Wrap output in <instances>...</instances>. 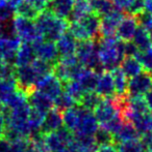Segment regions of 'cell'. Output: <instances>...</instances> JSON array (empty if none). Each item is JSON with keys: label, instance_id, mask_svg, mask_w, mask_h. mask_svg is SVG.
<instances>
[{"label": "cell", "instance_id": "1", "mask_svg": "<svg viewBox=\"0 0 152 152\" xmlns=\"http://www.w3.org/2000/svg\"><path fill=\"white\" fill-rule=\"evenodd\" d=\"M98 56L104 70L112 72L119 67L122 59L125 57L124 54V42L120 40L117 36L101 37L97 42Z\"/></svg>", "mask_w": 152, "mask_h": 152}, {"label": "cell", "instance_id": "2", "mask_svg": "<svg viewBox=\"0 0 152 152\" xmlns=\"http://www.w3.org/2000/svg\"><path fill=\"white\" fill-rule=\"evenodd\" d=\"M36 26L44 40L55 42L69 27V22L53 15L50 10H45L35 20Z\"/></svg>", "mask_w": 152, "mask_h": 152}, {"label": "cell", "instance_id": "3", "mask_svg": "<svg viewBox=\"0 0 152 152\" xmlns=\"http://www.w3.org/2000/svg\"><path fill=\"white\" fill-rule=\"evenodd\" d=\"M13 27L16 35L22 42H35L36 40L43 38L39 33L35 21L28 20L20 16L15 15L13 17ZM44 39V38H43Z\"/></svg>", "mask_w": 152, "mask_h": 152}, {"label": "cell", "instance_id": "4", "mask_svg": "<svg viewBox=\"0 0 152 152\" xmlns=\"http://www.w3.org/2000/svg\"><path fill=\"white\" fill-rule=\"evenodd\" d=\"M152 87V78L149 72L143 69L136 76L128 79L127 95L129 97H139L147 93Z\"/></svg>", "mask_w": 152, "mask_h": 152}, {"label": "cell", "instance_id": "5", "mask_svg": "<svg viewBox=\"0 0 152 152\" xmlns=\"http://www.w3.org/2000/svg\"><path fill=\"white\" fill-rule=\"evenodd\" d=\"M21 42H22L17 35H0V60L4 63L15 65L17 52Z\"/></svg>", "mask_w": 152, "mask_h": 152}, {"label": "cell", "instance_id": "6", "mask_svg": "<svg viewBox=\"0 0 152 152\" xmlns=\"http://www.w3.org/2000/svg\"><path fill=\"white\" fill-rule=\"evenodd\" d=\"M98 127H99V123H98L94 113L91 110L78 106V122H77L76 129L74 132L94 136Z\"/></svg>", "mask_w": 152, "mask_h": 152}, {"label": "cell", "instance_id": "7", "mask_svg": "<svg viewBox=\"0 0 152 152\" xmlns=\"http://www.w3.org/2000/svg\"><path fill=\"white\" fill-rule=\"evenodd\" d=\"M126 12L118 10L117 7L110 14L100 17V33L101 37L116 36V30L119 25L120 21Z\"/></svg>", "mask_w": 152, "mask_h": 152}, {"label": "cell", "instance_id": "8", "mask_svg": "<svg viewBox=\"0 0 152 152\" xmlns=\"http://www.w3.org/2000/svg\"><path fill=\"white\" fill-rule=\"evenodd\" d=\"M33 46L36 50L37 58L49 62L53 65L59 61V56L57 53L56 46L53 42H48V40H44L43 38H41L33 42Z\"/></svg>", "mask_w": 152, "mask_h": 152}, {"label": "cell", "instance_id": "9", "mask_svg": "<svg viewBox=\"0 0 152 152\" xmlns=\"http://www.w3.org/2000/svg\"><path fill=\"white\" fill-rule=\"evenodd\" d=\"M36 89L50 97L51 99H54L63 92V85L54 75L49 74L39 80L36 84Z\"/></svg>", "mask_w": 152, "mask_h": 152}, {"label": "cell", "instance_id": "10", "mask_svg": "<svg viewBox=\"0 0 152 152\" xmlns=\"http://www.w3.org/2000/svg\"><path fill=\"white\" fill-rule=\"evenodd\" d=\"M118 114V110L113 97L102 98L101 102L94 109V115L97 119L98 123H106L113 119Z\"/></svg>", "mask_w": 152, "mask_h": 152}, {"label": "cell", "instance_id": "11", "mask_svg": "<svg viewBox=\"0 0 152 152\" xmlns=\"http://www.w3.org/2000/svg\"><path fill=\"white\" fill-rule=\"evenodd\" d=\"M138 21L136 16L125 14L116 30V36L122 42H129L133 37V34L138 27Z\"/></svg>", "mask_w": 152, "mask_h": 152}, {"label": "cell", "instance_id": "12", "mask_svg": "<svg viewBox=\"0 0 152 152\" xmlns=\"http://www.w3.org/2000/svg\"><path fill=\"white\" fill-rule=\"evenodd\" d=\"M63 125V113L53 108L45 114L44 120L40 127V132L43 134L54 132Z\"/></svg>", "mask_w": 152, "mask_h": 152}, {"label": "cell", "instance_id": "13", "mask_svg": "<svg viewBox=\"0 0 152 152\" xmlns=\"http://www.w3.org/2000/svg\"><path fill=\"white\" fill-rule=\"evenodd\" d=\"M26 100L30 108L37 109L44 114L53 109V99L38 90H35L28 94L26 96Z\"/></svg>", "mask_w": 152, "mask_h": 152}, {"label": "cell", "instance_id": "14", "mask_svg": "<svg viewBox=\"0 0 152 152\" xmlns=\"http://www.w3.org/2000/svg\"><path fill=\"white\" fill-rule=\"evenodd\" d=\"M95 91L102 98L113 97L115 95V86H114V80H113L112 72H108V70H104L102 74L99 75Z\"/></svg>", "mask_w": 152, "mask_h": 152}, {"label": "cell", "instance_id": "15", "mask_svg": "<svg viewBox=\"0 0 152 152\" xmlns=\"http://www.w3.org/2000/svg\"><path fill=\"white\" fill-rule=\"evenodd\" d=\"M79 22L82 24L85 30L89 33L91 40L98 42L101 39V33H100V17L96 15L95 12H91L87 17L82 19Z\"/></svg>", "mask_w": 152, "mask_h": 152}, {"label": "cell", "instance_id": "16", "mask_svg": "<svg viewBox=\"0 0 152 152\" xmlns=\"http://www.w3.org/2000/svg\"><path fill=\"white\" fill-rule=\"evenodd\" d=\"M37 59L36 50L30 42H21L18 49L15 61V66H22L31 64Z\"/></svg>", "mask_w": 152, "mask_h": 152}, {"label": "cell", "instance_id": "17", "mask_svg": "<svg viewBox=\"0 0 152 152\" xmlns=\"http://www.w3.org/2000/svg\"><path fill=\"white\" fill-rule=\"evenodd\" d=\"M56 49L59 57L68 56V55L75 54L77 40L72 36V34L69 31H66L59 39L56 40Z\"/></svg>", "mask_w": 152, "mask_h": 152}, {"label": "cell", "instance_id": "18", "mask_svg": "<svg viewBox=\"0 0 152 152\" xmlns=\"http://www.w3.org/2000/svg\"><path fill=\"white\" fill-rule=\"evenodd\" d=\"M75 0H49L47 10L61 19L67 20Z\"/></svg>", "mask_w": 152, "mask_h": 152}, {"label": "cell", "instance_id": "19", "mask_svg": "<svg viewBox=\"0 0 152 152\" xmlns=\"http://www.w3.org/2000/svg\"><path fill=\"white\" fill-rule=\"evenodd\" d=\"M91 12L92 8L91 5H90L89 0H75L67 21L69 23L79 22Z\"/></svg>", "mask_w": 152, "mask_h": 152}, {"label": "cell", "instance_id": "20", "mask_svg": "<svg viewBox=\"0 0 152 152\" xmlns=\"http://www.w3.org/2000/svg\"><path fill=\"white\" fill-rule=\"evenodd\" d=\"M14 14L16 16H20L28 20L35 21L41 12L29 0H19L14 6Z\"/></svg>", "mask_w": 152, "mask_h": 152}, {"label": "cell", "instance_id": "21", "mask_svg": "<svg viewBox=\"0 0 152 152\" xmlns=\"http://www.w3.org/2000/svg\"><path fill=\"white\" fill-rule=\"evenodd\" d=\"M114 137H115V145L118 144V143L127 142V141L140 140L142 138V136L138 132V130L136 129L133 124L128 121L124 122L122 127L120 128V130Z\"/></svg>", "mask_w": 152, "mask_h": 152}, {"label": "cell", "instance_id": "22", "mask_svg": "<svg viewBox=\"0 0 152 152\" xmlns=\"http://www.w3.org/2000/svg\"><path fill=\"white\" fill-rule=\"evenodd\" d=\"M119 68L124 74V76L127 79H130L132 77L139 75L143 70V67L141 63L138 61V59L133 56H125L122 59L121 63L119 65Z\"/></svg>", "mask_w": 152, "mask_h": 152}, {"label": "cell", "instance_id": "23", "mask_svg": "<svg viewBox=\"0 0 152 152\" xmlns=\"http://www.w3.org/2000/svg\"><path fill=\"white\" fill-rule=\"evenodd\" d=\"M98 78H99V74H97V72L92 69L85 68L77 81L80 84L83 91L89 92V91H95L96 86H97Z\"/></svg>", "mask_w": 152, "mask_h": 152}, {"label": "cell", "instance_id": "24", "mask_svg": "<svg viewBox=\"0 0 152 152\" xmlns=\"http://www.w3.org/2000/svg\"><path fill=\"white\" fill-rule=\"evenodd\" d=\"M132 42L136 46L139 51H145L152 48L151 40H150V34L147 30H145L142 26L136 27V30L132 37Z\"/></svg>", "mask_w": 152, "mask_h": 152}, {"label": "cell", "instance_id": "25", "mask_svg": "<svg viewBox=\"0 0 152 152\" xmlns=\"http://www.w3.org/2000/svg\"><path fill=\"white\" fill-rule=\"evenodd\" d=\"M92 12H95L99 17L105 16L116 8L113 0H89Z\"/></svg>", "mask_w": 152, "mask_h": 152}, {"label": "cell", "instance_id": "26", "mask_svg": "<svg viewBox=\"0 0 152 152\" xmlns=\"http://www.w3.org/2000/svg\"><path fill=\"white\" fill-rule=\"evenodd\" d=\"M113 80H114L115 86V94L116 95H124L127 94V82L128 79L124 76L119 67L113 69L112 72Z\"/></svg>", "mask_w": 152, "mask_h": 152}, {"label": "cell", "instance_id": "27", "mask_svg": "<svg viewBox=\"0 0 152 152\" xmlns=\"http://www.w3.org/2000/svg\"><path fill=\"white\" fill-rule=\"evenodd\" d=\"M102 97L96 91H89L85 92L81 96L80 100L78 102V106H81L82 108L87 109V110H94L98 104L101 102Z\"/></svg>", "mask_w": 152, "mask_h": 152}, {"label": "cell", "instance_id": "28", "mask_svg": "<svg viewBox=\"0 0 152 152\" xmlns=\"http://www.w3.org/2000/svg\"><path fill=\"white\" fill-rule=\"evenodd\" d=\"M78 122V106L75 104L63 113V123L71 132H75Z\"/></svg>", "mask_w": 152, "mask_h": 152}, {"label": "cell", "instance_id": "29", "mask_svg": "<svg viewBox=\"0 0 152 152\" xmlns=\"http://www.w3.org/2000/svg\"><path fill=\"white\" fill-rule=\"evenodd\" d=\"M75 104H76L75 100L64 90L56 98L53 99V108L59 110V112H62V113H64L65 111H67L68 109L74 107Z\"/></svg>", "mask_w": 152, "mask_h": 152}, {"label": "cell", "instance_id": "30", "mask_svg": "<svg viewBox=\"0 0 152 152\" xmlns=\"http://www.w3.org/2000/svg\"><path fill=\"white\" fill-rule=\"evenodd\" d=\"M94 140L97 147L106 146V145H115V137L108 129L99 126L94 134Z\"/></svg>", "mask_w": 152, "mask_h": 152}, {"label": "cell", "instance_id": "31", "mask_svg": "<svg viewBox=\"0 0 152 152\" xmlns=\"http://www.w3.org/2000/svg\"><path fill=\"white\" fill-rule=\"evenodd\" d=\"M62 85H63V90L67 92V93L75 100L76 104H78L81 96H82L83 93H85V91H83V89L81 88L78 81L71 80V81H68V82L63 83Z\"/></svg>", "mask_w": 152, "mask_h": 152}, {"label": "cell", "instance_id": "32", "mask_svg": "<svg viewBox=\"0 0 152 152\" xmlns=\"http://www.w3.org/2000/svg\"><path fill=\"white\" fill-rule=\"evenodd\" d=\"M45 143L49 152H63L66 148V144L59 139L55 132L45 134Z\"/></svg>", "mask_w": 152, "mask_h": 152}, {"label": "cell", "instance_id": "33", "mask_svg": "<svg viewBox=\"0 0 152 152\" xmlns=\"http://www.w3.org/2000/svg\"><path fill=\"white\" fill-rule=\"evenodd\" d=\"M128 110L136 114H147L150 112L148 104L143 96L139 97H129L128 102Z\"/></svg>", "mask_w": 152, "mask_h": 152}, {"label": "cell", "instance_id": "34", "mask_svg": "<svg viewBox=\"0 0 152 152\" xmlns=\"http://www.w3.org/2000/svg\"><path fill=\"white\" fill-rule=\"evenodd\" d=\"M118 151L119 152H147L146 146L142 140H132L127 142L118 143Z\"/></svg>", "mask_w": 152, "mask_h": 152}, {"label": "cell", "instance_id": "35", "mask_svg": "<svg viewBox=\"0 0 152 152\" xmlns=\"http://www.w3.org/2000/svg\"><path fill=\"white\" fill-rule=\"evenodd\" d=\"M44 117H45L44 113L40 112L37 109L30 108L29 114H28V125H29V128H30L31 134L40 130L42 122L44 120Z\"/></svg>", "mask_w": 152, "mask_h": 152}, {"label": "cell", "instance_id": "36", "mask_svg": "<svg viewBox=\"0 0 152 152\" xmlns=\"http://www.w3.org/2000/svg\"><path fill=\"white\" fill-rule=\"evenodd\" d=\"M68 31L72 34L74 38L77 42H81V40H91L89 36V33L85 30V28L82 26L80 22H72L69 23V27H68Z\"/></svg>", "mask_w": 152, "mask_h": 152}, {"label": "cell", "instance_id": "37", "mask_svg": "<svg viewBox=\"0 0 152 152\" xmlns=\"http://www.w3.org/2000/svg\"><path fill=\"white\" fill-rule=\"evenodd\" d=\"M134 57L141 63L143 69L149 72H152V48L145 51H139Z\"/></svg>", "mask_w": 152, "mask_h": 152}, {"label": "cell", "instance_id": "38", "mask_svg": "<svg viewBox=\"0 0 152 152\" xmlns=\"http://www.w3.org/2000/svg\"><path fill=\"white\" fill-rule=\"evenodd\" d=\"M136 21H138L139 26H142L145 30H147L150 33L152 31V14L148 12L146 10L140 12L136 16Z\"/></svg>", "mask_w": 152, "mask_h": 152}, {"label": "cell", "instance_id": "39", "mask_svg": "<svg viewBox=\"0 0 152 152\" xmlns=\"http://www.w3.org/2000/svg\"><path fill=\"white\" fill-rule=\"evenodd\" d=\"M28 145V138H19L10 142V149H12V152H25Z\"/></svg>", "mask_w": 152, "mask_h": 152}, {"label": "cell", "instance_id": "40", "mask_svg": "<svg viewBox=\"0 0 152 152\" xmlns=\"http://www.w3.org/2000/svg\"><path fill=\"white\" fill-rule=\"evenodd\" d=\"M144 10H145L144 0H131L129 6H128L127 10H126V14L136 16V15L144 12Z\"/></svg>", "mask_w": 152, "mask_h": 152}, {"label": "cell", "instance_id": "41", "mask_svg": "<svg viewBox=\"0 0 152 152\" xmlns=\"http://www.w3.org/2000/svg\"><path fill=\"white\" fill-rule=\"evenodd\" d=\"M139 52L136 45L132 42V40L129 42H124V54L125 56H136V53Z\"/></svg>", "mask_w": 152, "mask_h": 152}, {"label": "cell", "instance_id": "42", "mask_svg": "<svg viewBox=\"0 0 152 152\" xmlns=\"http://www.w3.org/2000/svg\"><path fill=\"white\" fill-rule=\"evenodd\" d=\"M0 152H12L10 142L4 137H0Z\"/></svg>", "mask_w": 152, "mask_h": 152}, {"label": "cell", "instance_id": "43", "mask_svg": "<svg viewBox=\"0 0 152 152\" xmlns=\"http://www.w3.org/2000/svg\"><path fill=\"white\" fill-rule=\"evenodd\" d=\"M95 152H119L116 145H106V146H100L95 150Z\"/></svg>", "mask_w": 152, "mask_h": 152}, {"label": "cell", "instance_id": "44", "mask_svg": "<svg viewBox=\"0 0 152 152\" xmlns=\"http://www.w3.org/2000/svg\"><path fill=\"white\" fill-rule=\"evenodd\" d=\"M144 98H145V100H146V102H147V104H148L150 111H152V87L150 88V90L145 94Z\"/></svg>", "mask_w": 152, "mask_h": 152}, {"label": "cell", "instance_id": "45", "mask_svg": "<svg viewBox=\"0 0 152 152\" xmlns=\"http://www.w3.org/2000/svg\"><path fill=\"white\" fill-rule=\"evenodd\" d=\"M145 10L152 14V0H144Z\"/></svg>", "mask_w": 152, "mask_h": 152}, {"label": "cell", "instance_id": "46", "mask_svg": "<svg viewBox=\"0 0 152 152\" xmlns=\"http://www.w3.org/2000/svg\"><path fill=\"white\" fill-rule=\"evenodd\" d=\"M0 107H1V104H0ZM4 129H5V125H4L3 117H2V114H1V112H0V137L3 136Z\"/></svg>", "mask_w": 152, "mask_h": 152}, {"label": "cell", "instance_id": "47", "mask_svg": "<svg viewBox=\"0 0 152 152\" xmlns=\"http://www.w3.org/2000/svg\"><path fill=\"white\" fill-rule=\"evenodd\" d=\"M25 152H38V150L35 148V146L31 144L30 141H29V145H28V147H27V149H26V151H25Z\"/></svg>", "mask_w": 152, "mask_h": 152}, {"label": "cell", "instance_id": "48", "mask_svg": "<svg viewBox=\"0 0 152 152\" xmlns=\"http://www.w3.org/2000/svg\"><path fill=\"white\" fill-rule=\"evenodd\" d=\"M149 34H150V40H151V46H152V31Z\"/></svg>", "mask_w": 152, "mask_h": 152}, {"label": "cell", "instance_id": "49", "mask_svg": "<svg viewBox=\"0 0 152 152\" xmlns=\"http://www.w3.org/2000/svg\"><path fill=\"white\" fill-rule=\"evenodd\" d=\"M150 74H151V78H152V72H150Z\"/></svg>", "mask_w": 152, "mask_h": 152}]
</instances>
